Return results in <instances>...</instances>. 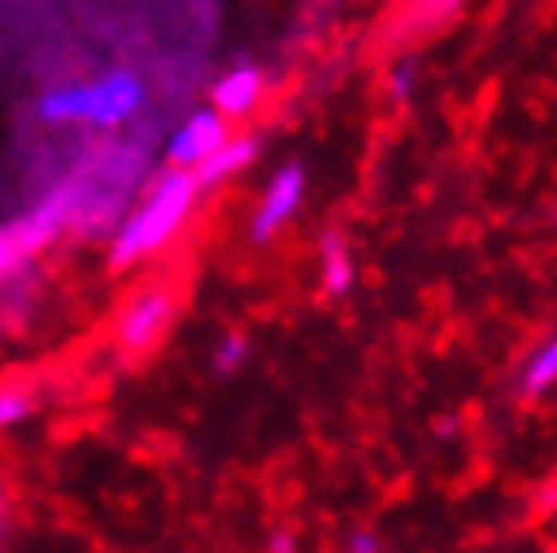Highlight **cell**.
Listing matches in <instances>:
<instances>
[{
	"mask_svg": "<svg viewBox=\"0 0 557 553\" xmlns=\"http://www.w3.org/2000/svg\"><path fill=\"white\" fill-rule=\"evenodd\" d=\"M195 198H198L195 174H186V170L162 174V179L153 182V191L117 226V235H113V263L129 267L138 263V259H146V255H153V250L166 247L170 238L182 231V222L190 219Z\"/></svg>",
	"mask_w": 557,
	"mask_h": 553,
	"instance_id": "1",
	"label": "cell"
},
{
	"mask_svg": "<svg viewBox=\"0 0 557 553\" xmlns=\"http://www.w3.org/2000/svg\"><path fill=\"white\" fill-rule=\"evenodd\" d=\"M146 89L134 73H106L98 82L82 85H61L41 97L45 122L53 125H98V130H113V125L129 122L141 110Z\"/></svg>",
	"mask_w": 557,
	"mask_h": 553,
	"instance_id": "2",
	"label": "cell"
},
{
	"mask_svg": "<svg viewBox=\"0 0 557 553\" xmlns=\"http://www.w3.org/2000/svg\"><path fill=\"white\" fill-rule=\"evenodd\" d=\"M174 323V295L170 287H141L117 316V344L126 352H150Z\"/></svg>",
	"mask_w": 557,
	"mask_h": 553,
	"instance_id": "3",
	"label": "cell"
},
{
	"mask_svg": "<svg viewBox=\"0 0 557 553\" xmlns=\"http://www.w3.org/2000/svg\"><path fill=\"white\" fill-rule=\"evenodd\" d=\"M226 142V118L219 110H198L190 122L182 125L178 134L166 142V162L170 170H186L195 174L210 153Z\"/></svg>",
	"mask_w": 557,
	"mask_h": 553,
	"instance_id": "4",
	"label": "cell"
},
{
	"mask_svg": "<svg viewBox=\"0 0 557 553\" xmlns=\"http://www.w3.org/2000/svg\"><path fill=\"white\" fill-rule=\"evenodd\" d=\"M304 186L307 182L299 167H283L275 179L267 182V191H263V198H259V210H255V222H251L255 243H267L275 231H283V226L292 222V214L299 210V202H304Z\"/></svg>",
	"mask_w": 557,
	"mask_h": 553,
	"instance_id": "5",
	"label": "cell"
},
{
	"mask_svg": "<svg viewBox=\"0 0 557 553\" xmlns=\"http://www.w3.org/2000/svg\"><path fill=\"white\" fill-rule=\"evenodd\" d=\"M259 97H263V73L243 65V70H231L223 82L214 85V110L223 118H247L259 106Z\"/></svg>",
	"mask_w": 557,
	"mask_h": 553,
	"instance_id": "6",
	"label": "cell"
},
{
	"mask_svg": "<svg viewBox=\"0 0 557 553\" xmlns=\"http://www.w3.org/2000/svg\"><path fill=\"white\" fill-rule=\"evenodd\" d=\"M251 162H255V142L251 138H226L223 146H219V150L210 153L207 162L195 170L198 191H202V186H219V182H226L243 167H251Z\"/></svg>",
	"mask_w": 557,
	"mask_h": 553,
	"instance_id": "7",
	"label": "cell"
},
{
	"mask_svg": "<svg viewBox=\"0 0 557 553\" xmlns=\"http://www.w3.org/2000/svg\"><path fill=\"white\" fill-rule=\"evenodd\" d=\"M517 388H521V396H545L549 388H557V335L542 340L525 356L521 376H517Z\"/></svg>",
	"mask_w": 557,
	"mask_h": 553,
	"instance_id": "8",
	"label": "cell"
},
{
	"mask_svg": "<svg viewBox=\"0 0 557 553\" xmlns=\"http://www.w3.org/2000/svg\"><path fill=\"white\" fill-rule=\"evenodd\" d=\"M320 271H323V291H327V295H348L351 291V283H356V259H351L344 235H323Z\"/></svg>",
	"mask_w": 557,
	"mask_h": 553,
	"instance_id": "9",
	"label": "cell"
},
{
	"mask_svg": "<svg viewBox=\"0 0 557 553\" xmlns=\"http://www.w3.org/2000/svg\"><path fill=\"white\" fill-rule=\"evenodd\" d=\"M460 9V0H408V9L396 21V37H420L429 28L445 25Z\"/></svg>",
	"mask_w": 557,
	"mask_h": 553,
	"instance_id": "10",
	"label": "cell"
},
{
	"mask_svg": "<svg viewBox=\"0 0 557 553\" xmlns=\"http://www.w3.org/2000/svg\"><path fill=\"white\" fill-rule=\"evenodd\" d=\"M33 408H37V396L28 388H0V429H13L28 420Z\"/></svg>",
	"mask_w": 557,
	"mask_h": 553,
	"instance_id": "11",
	"label": "cell"
},
{
	"mask_svg": "<svg viewBox=\"0 0 557 553\" xmlns=\"http://www.w3.org/2000/svg\"><path fill=\"white\" fill-rule=\"evenodd\" d=\"M243 360H247V335H238V332H231V335H223L219 344H214V372L219 376H231V372H238L243 368Z\"/></svg>",
	"mask_w": 557,
	"mask_h": 553,
	"instance_id": "12",
	"label": "cell"
},
{
	"mask_svg": "<svg viewBox=\"0 0 557 553\" xmlns=\"http://www.w3.org/2000/svg\"><path fill=\"white\" fill-rule=\"evenodd\" d=\"M412 82H417V65L412 61H400V65H392L388 73V89L396 101H408V94H412Z\"/></svg>",
	"mask_w": 557,
	"mask_h": 553,
	"instance_id": "13",
	"label": "cell"
},
{
	"mask_svg": "<svg viewBox=\"0 0 557 553\" xmlns=\"http://www.w3.org/2000/svg\"><path fill=\"white\" fill-rule=\"evenodd\" d=\"M344 553H380V538L372 529H351L344 541Z\"/></svg>",
	"mask_w": 557,
	"mask_h": 553,
	"instance_id": "14",
	"label": "cell"
},
{
	"mask_svg": "<svg viewBox=\"0 0 557 553\" xmlns=\"http://www.w3.org/2000/svg\"><path fill=\"white\" fill-rule=\"evenodd\" d=\"M21 250H28L25 235L21 231H13V235H0V271H9V263H13Z\"/></svg>",
	"mask_w": 557,
	"mask_h": 553,
	"instance_id": "15",
	"label": "cell"
},
{
	"mask_svg": "<svg viewBox=\"0 0 557 553\" xmlns=\"http://www.w3.org/2000/svg\"><path fill=\"white\" fill-rule=\"evenodd\" d=\"M271 553H292V533L287 529H278L275 538H271Z\"/></svg>",
	"mask_w": 557,
	"mask_h": 553,
	"instance_id": "16",
	"label": "cell"
},
{
	"mask_svg": "<svg viewBox=\"0 0 557 553\" xmlns=\"http://www.w3.org/2000/svg\"><path fill=\"white\" fill-rule=\"evenodd\" d=\"M0 509H4V489H0Z\"/></svg>",
	"mask_w": 557,
	"mask_h": 553,
	"instance_id": "17",
	"label": "cell"
}]
</instances>
